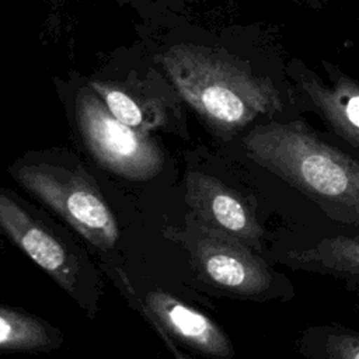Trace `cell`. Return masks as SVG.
<instances>
[{
  "mask_svg": "<svg viewBox=\"0 0 359 359\" xmlns=\"http://www.w3.org/2000/svg\"><path fill=\"white\" fill-rule=\"evenodd\" d=\"M187 199L196 219L266 255L271 243L268 213L252 192L202 171L187 174Z\"/></svg>",
  "mask_w": 359,
  "mask_h": 359,
  "instance_id": "cell-6",
  "label": "cell"
},
{
  "mask_svg": "<svg viewBox=\"0 0 359 359\" xmlns=\"http://www.w3.org/2000/svg\"><path fill=\"white\" fill-rule=\"evenodd\" d=\"M52 331L39 320L18 310L0 307V349L32 351L50 346Z\"/></svg>",
  "mask_w": 359,
  "mask_h": 359,
  "instance_id": "cell-12",
  "label": "cell"
},
{
  "mask_svg": "<svg viewBox=\"0 0 359 359\" xmlns=\"http://www.w3.org/2000/svg\"><path fill=\"white\" fill-rule=\"evenodd\" d=\"M348 289H351L352 292H356V294H358V310H359V285L351 286V287H348Z\"/></svg>",
  "mask_w": 359,
  "mask_h": 359,
  "instance_id": "cell-14",
  "label": "cell"
},
{
  "mask_svg": "<svg viewBox=\"0 0 359 359\" xmlns=\"http://www.w3.org/2000/svg\"><path fill=\"white\" fill-rule=\"evenodd\" d=\"M0 227L66 292L77 296L81 273L79 258L46 224L3 188H0Z\"/></svg>",
  "mask_w": 359,
  "mask_h": 359,
  "instance_id": "cell-8",
  "label": "cell"
},
{
  "mask_svg": "<svg viewBox=\"0 0 359 359\" xmlns=\"http://www.w3.org/2000/svg\"><path fill=\"white\" fill-rule=\"evenodd\" d=\"M266 258L294 271L341 279L351 287L359 285V230L324 236L302 245L271 244Z\"/></svg>",
  "mask_w": 359,
  "mask_h": 359,
  "instance_id": "cell-9",
  "label": "cell"
},
{
  "mask_svg": "<svg viewBox=\"0 0 359 359\" xmlns=\"http://www.w3.org/2000/svg\"><path fill=\"white\" fill-rule=\"evenodd\" d=\"M15 181L62 216L98 248H111L119 231L97 187L80 172L46 163L24 164L13 170Z\"/></svg>",
  "mask_w": 359,
  "mask_h": 359,
  "instance_id": "cell-4",
  "label": "cell"
},
{
  "mask_svg": "<svg viewBox=\"0 0 359 359\" xmlns=\"http://www.w3.org/2000/svg\"><path fill=\"white\" fill-rule=\"evenodd\" d=\"M238 146L251 165L302 194L332 222L359 230V158L325 140L302 114L257 123Z\"/></svg>",
  "mask_w": 359,
  "mask_h": 359,
  "instance_id": "cell-1",
  "label": "cell"
},
{
  "mask_svg": "<svg viewBox=\"0 0 359 359\" xmlns=\"http://www.w3.org/2000/svg\"><path fill=\"white\" fill-rule=\"evenodd\" d=\"M189 250L199 276L222 294L255 303H285L296 294L290 278L266 255L199 220Z\"/></svg>",
  "mask_w": 359,
  "mask_h": 359,
  "instance_id": "cell-3",
  "label": "cell"
},
{
  "mask_svg": "<svg viewBox=\"0 0 359 359\" xmlns=\"http://www.w3.org/2000/svg\"><path fill=\"white\" fill-rule=\"evenodd\" d=\"M76 116L86 146L108 170L132 180H146L160 171L163 154L157 144L143 130L116 119L100 97L81 93Z\"/></svg>",
  "mask_w": 359,
  "mask_h": 359,
  "instance_id": "cell-5",
  "label": "cell"
},
{
  "mask_svg": "<svg viewBox=\"0 0 359 359\" xmlns=\"http://www.w3.org/2000/svg\"><path fill=\"white\" fill-rule=\"evenodd\" d=\"M296 349L310 359H359V331L338 323L314 324L303 330Z\"/></svg>",
  "mask_w": 359,
  "mask_h": 359,
  "instance_id": "cell-11",
  "label": "cell"
},
{
  "mask_svg": "<svg viewBox=\"0 0 359 359\" xmlns=\"http://www.w3.org/2000/svg\"><path fill=\"white\" fill-rule=\"evenodd\" d=\"M91 88L98 94L105 107L116 119H119L130 128L143 130V128L146 126L144 114L142 108L137 105V102L129 94H126L121 88L112 87L101 81L91 83Z\"/></svg>",
  "mask_w": 359,
  "mask_h": 359,
  "instance_id": "cell-13",
  "label": "cell"
},
{
  "mask_svg": "<svg viewBox=\"0 0 359 359\" xmlns=\"http://www.w3.org/2000/svg\"><path fill=\"white\" fill-rule=\"evenodd\" d=\"M163 66L185 101L223 135L238 139L257 123L300 114L289 76L278 80L227 53L178 45L163 55Z\"/></svg>",
  "mask_w": 359,
  "mask_h": 359,
  "instance_id": "cell-2",
  "label": "cell"
},
{
  "mask_svg": "<svg viewBox=\"0 0 359 359\" xmlns=\"http://www.w3.org/2000/svg\"><path fill=\"white\" fill-rule=\"evenodd\" d=\"M146 309L163 328L191 349L220 359L234 356L229 335L206 314L161 292L146 297Z\"/></svg>",
  "mask_w": 359,
  "mask_h": 359,
  "instance_id": "cell-10",
  "label": "cell"
},
{
  "mask_svg": "<svg viewBox=\"0 0 359 359\" xmlns=\"http://www.w3.org/2000/svg\"><path fill=\"white\" fill-rule=\"evenodd\" d=\"M325 77L299 60L287 67L299 112L314 114L359 157V79L325 63Z\"/></svg>",
  "mask_w": 359,
  "mask_h": 359,
  "instance_id": "cell-7",
  "label": "cell"
}]
</instances>
